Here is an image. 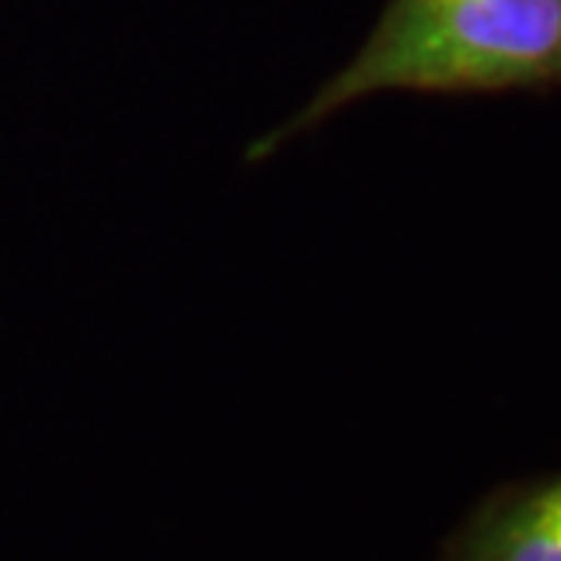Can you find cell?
Listing matches in <instances>:
<instances>
[{"instance_id": "obj_1", "label": "cell", "mask_w": 561, "mask_h": 561, "mask_svg": "<svg viewBox=\"0 0 561 561\" xmlns=\"http://www.w3.org/2000/svg\"><path fill=\"white\" fill-rule=\"evenodd\" d=\"M561 88V0H388L366 44L290 121L250 146L268 160L348 105L388 91L500 94Z\"/></svg>"}, {"instance_id": "obj_2", "label": "cell", "mask_w": 561, "mask_h": 561, "mask_svg": "<svg viewBox=\"0 0 561 561\" xmlns=\"http://www.w3.org/2000/svg\"><path fill=\"white\" fill-rule=\"evenodd\" d=\"M442 561H561V474L493 493Z\"/></svg>"}]
</instances>
